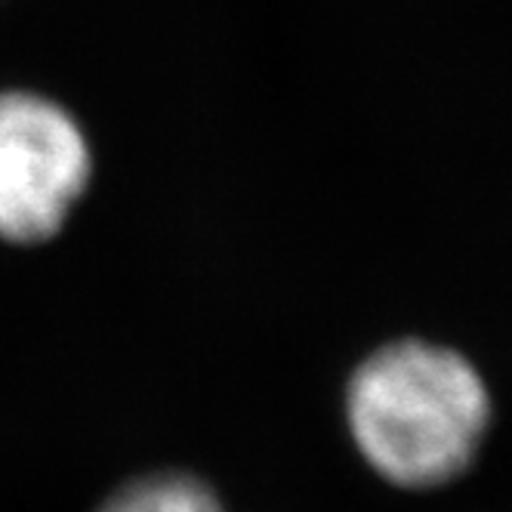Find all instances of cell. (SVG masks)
Segmentation results:
<instances>
[{
    "label": "cell",
    "instance_id": "cell-3",
    "mask_svg": "<svg viewBox=\"0 0 512 512\" xmlns=\"http://www.w3.org/2000/svg\"><path fill=\"white\" fill-rule=\"evenodd\" d=\"M102 512H223L219 500L186 475H158L124 488Z\"/></svg>",
    "mask_w": 512,
    "mask_h": 512
},
{
    "label": "cell",
    "instance_id": "cell-2",
    "mask_svg": "<svg viewBox=\"0 0 512 512\" xmlns=\"http://www.w3.org/2000/svg\"><path fill=\"white\" fill-rule=\"evenodd\" d=\"M90 179L81 127L50 99L0 96V235L50 238Z\"/></svg>",
    "mask_w": 512,
    "mask_h": 512
},
{
    "label": "cell",
    "instance_id": "cell-1",
    "mask_svg": "<svg viewBox=\"0 0 512 512\" xmlns=\"http://www.w3.org/2000/svg\"><path fill=\"white\" fill-rule=\"evenodd\" d=\"M349 426L386 479L429 488L472 460L488 426L485 383L457 352L395 343L361 364L349 386Z\"/></svg>",
    "mask_w": 512,
    "mask_h": 512
}]
</instances>
